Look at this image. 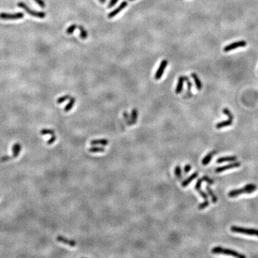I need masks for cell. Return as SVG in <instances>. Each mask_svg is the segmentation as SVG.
Wrapping results in <instances>:
<instances>
[{
	"label": "cell",
	"mask_w": 258,
	"mask_h": 258,
	"mask_svg": "<svg viewBox=\"0 0 258 258\" xmlns=\"http://www.w3.org/2000/svg\"><path fill=\"white\" fill-rule=\"evenodd\" d=\"M119 1V0H110V2L109 3L108 7V8H112V7H114Z\"/></svg>",
	"instance_id": "36"
},
{
	"label": "cell",
	"mask_w": 258,
	"mask_h": 258,
	"mask_svg": "<svg viewBox=\"0 0 258 258\" xmlns=\"http://www.w3.org/2000/svg\"><path fill=\"white\" fill-rule=\"evenodd\" d=\"M257 189V187L255 184L249 183L242 188L234 189L230 191L228 193V196L231 198L237 197L238 195L243 194H251L255 191Z\"/></svg>",
	"instance_id": "1"
},
{
	"label": "cell",
	"mask_w": 258,
	"mask_h": 258,
	"mask_svg": "<svg viewBox=\"0 0 258 258\" xmlns=\"http://www.w3.org/2000/svg\"><path fill=\"white\" fill-rule=\"evenodd\" d=\"M174 174L176 177L179 180H181L182 179V170L181 167L180 166H176L174 168Z\"/></svg>",
	"instance_id": "24"
},
{
	"label": "cell",
	"mask_w": 258,
	"mask_h": 258,
	"mask_svg": "<svg viewBox=\"0 0 258 258\" xmlns=\"http://www.w3.org/2000/svg\"><path fill=\"white\" fill-rule=\"evenodd\" d=\"M56 136L55 135H52V136L51 137V138L47 141V145H51V144H53V143L56 141Z\"/></svg>",
	"instance_id": "35"
},
{
	"label": "cell",
	"mask_w": 258,
	"mask_h": 258,
	"mask_svg": "<svg viewBox=\"0 0 258 258\" xmlns=\"http://www.w3.org/2000/svg\"><path fill=\"white\" fill-rule=\"evenodd\" d=\"M40 133L41 135H55V131L51 129H42L40 131Z\"/></svg>",
	"instance_id": "25"
},
{
	"label": "cell",
	"mask_w": 258,
	"mask_h": 258,
	"mask_svg": "<svg viewBox=\"0 0 258 258\" xmlns=\"http://www.w3.org/2000/svg\"><path fill=\"white\" fill-rule=\"evenodd\" d=\"M196 190L198 191V193L200 194V195L204 198V201H209L208 200V197L207 195L205 194V192H204L203 191L201 190V188H198L197 189H196Z\"/></svg>",
	"instance_id": "27"
},
{
	"label": "cell",
	"mask_w": 258,
	"mask_h": 258,
	"mask_svg": "<svg viewBox=\"0 0 258 258\" xmlns=\"http://www.w3.org/2000/svg\"><path fill=\"white\" fill-rule=\"evenodd\" d=\"M247 46V42L244 40L235 41L232 42L231 44H228L224 48V51L227 53L233 50H235L240 47H245Z\"/></svg>",
	"instance_id": "5"
},
{
	"label": "cell",
	"mask_w": 258,
	"mask_h": 258,
	"mask_svg": "<svg viewBox=\"0 0 258 258\" xmlns=\"http://www.w3.org/2000/svg\"><path fill=\"white\" fill-rule=\"evenodd\" d=\"M127 5H128V3L127 1H124L122 2L119 7H117L115 9H114V10H112L111 12H110L108 14V18L109 19H111V18H113L114 17L116 16L118 14L120 13L123 10H124L125 8H126V7L127 6Z\"/></svg>",
	"instance_id": "8"
},
{
	"label": "cell",
	"mask_w": 258,
	"mask_h": 258,
	"mask_svg": "<svg viewBox=\"0 0 258 258\" xmlns=\"http://www.w3.org/2000/svg\"><path fill=\"white\" fill-rule=\"evenodd\" d=\"M232 122H233V120H230V119H228L226 121H223L218 123L216 124V127L218 129H220L226 127L228 126H230L232 125Z\"/></svg>",
	"instance_id": "15"
},
{
	"label": "cell",
	"mask_w": 258,
	"mask_h": 258,
	"mask_svg": "<svg viewBox=\"0 0 258 258\" xmlns=\"http://www.w3.org/2000/svg\"><path fill=\"white\" fill-rule=\"evenodd\" d=\"M88 151L92 152V153H98V152H105V150L103 147H99V146H93L91 148H88Z\"/></svg>",
	"instance_id": "23"
},
{
	"label": "cell",
	"mask_w": 258,
	"mask_h": 258,
	"mask_svg": "<svg viewBox=\"0 0 258 258\" xmlns=\"http://www.w3.org/2000/svg\"><path fill=\"white\" fill-rule=\"evenodd\" d=\"M34 1L41 8H44L46 7V4L43 0H34Z\"/></svg>",
	"instance_id": "34"
},
{
	"label": "cell",
	"mask_w": 258,
	"mask_h": 258,
	"mask_svg": "<svg viewBox=\"0 0 258 258\" xmlns=\"http://www.w3.org/2000/svg\"><path fill=\"white\" fill-rule=\"evenodd\" d=\"M184 79H185V82H186V83H187L188 90V91H190L191 88H192L193 84L190 82L189 78L187 76H184Z\"/></svg>",
	"instance_id": "30"
},
{
	"label": "cell",
	"mask_w": 258,
	"mask_h": 258,
	"mask_svg": "<svg viewBox=\"0 0 258 258\" xmlns=\"http://www.w3.org/2000/svg\"><path fill=\"white\" fill-rule=\"evenodd\" d=\"M124 119L126 120V121L128 126H131V125H133L131 120V119L130 120V118H129V115H128V114L127 112H125L124 113Z\"/></svg>",
	"instance_id": "32"
},
{
	"label": "cell",
	"mask_w": 258,
	"mask_h": 258,
	"mask_svg": "<svg viewBox=\"0 0 258 258\" xmlns=\"http://www.w3.org/2000/svg\"><path fill=\"white\" fill-rule=\"evenodd\" d=\"M167 65H168V61L167 60L164 59L161 62L159 67L156 72V74H155V79L156 80H159L161 78V77H163L164 74L165 69Z\"/></svg>",
	"instance_id": "7"
},
{
	"label": "cell",
	"mask_w": 258,
	"mask_h": 258,
	"mask_svg": "<svg viewBox=\"0 0 258 258\" xmlns=\"http://www.w3.org/2000/svg\"><path fill=\"white\" fill-rule=\"evenodd\" d=\"M203 181H204V182H207L208 183H209V184H210V185H212V184H213L214 183V181H213L212 179H210V178H209L208 176H203Z\"/></svg>",
	"instance_id": "33"
},
{
	"label": "cell",
	"mask_w": 258,
	"mask_h": 258,
	"mask_svg": "<svg viewBox=\"0 0 258 258\" xmlns=\"http://www.w3.org/2000/svg\"><path fill=\"white\" fill-rule=\"evenodd\" d=\"M231 231L232 232L258 237V230L256 229H252V228H243L237 226H232L231 227Z\"/></svg>",
	"instance_id": "3"
},
{
	"label": "cell",
	"mask_w": 258,
	"mask_h": 258,
	"mask_svg": "<svg viewBox=\"0 0 258 258\" xmlns=\"http://www.w3.org/2000/svg\"><path fill=\"white\" fill-rule=\"evenodd\" d=\"M137 117H138V111L137 109L136 108L133 109L131 114V120L133 124H135L136 123L137 120Z\"/></svg>",
	"instance_id": "19"
},
{
	"label": "cell",
	"mask_w": 258,
	"mask_h": 258,
	"mask_svg": "<svg viewBox=\"0 0 258 258\" xmlns=\"http://www.w3.org/2000/svg\"><path fill=\"white\" fill-rule=\"evenodd\" d=\"M209 205V201H204L203 203H201L199 204L198 205V209L200 210H203L204 209H205L206 207H207Z\"/></svg>",
	"instance_id": "31"
},
{
	"label": "cell",
	"mask_w": 258,
	"mask_h": 258,
	"mask_svg": "<svg viewBox=\"0 0 258 258\" xmlns=\"http://www.w3.org/2000/svg\"><path fill=\"white\" fill-rule=\"evenodd\" d=\"M77 27H78V26H77V25L76 24H72V25H71L67 29H66V34H69V35L72 34L73 32H74V31H75V29H77Z\"/></svg>",
	"instance_id": "28"
},
{
	"label": "cell",
	"mask_w": 258,
	"mask_h": 258,
	"mask_svg": "<svg viewBox=\"0 0 258 258\" xmlns=\"http://www.w3.org/2000/svg\"><path fill=\"white\" fill-rule=\"evenodd\" d=\"M78 29L79 30V36L83 40H86L88 37V33L85 28L83 26H79Z\"/></svg>",
	"instance_id": "20"
},
{
	"label": "cell",
	"mask_w": 258,
	"mask_h": 258,
	"mask_svg": "<svg viewBox=\"0 0 258 258\" xmlns=\"http://www.w3.org/2000/svg\"><path fill=\"white\" fill-rule=\"evenodd\" d=\"M13 158V156L10 157V156H4V157H1V160H0V161H2V162H4V161H8V160H11Z\"/></svg>",
	"instance_id": "38"
},
{
	"label": "cell",
	"mask_w": 258,
	"mask_h": 258,
	"mask_svg": "<svg viewBox=\"0 0 258 258\" xmlns=\"http://www.w3.org/2000/svg\"><path fill=\"white\" fill-rule=\"evenodd\" d=\"M130 1H135V0H130Z\"/></svg>",
	"instance_id": "40"
},
{
	"label": "cell",
	"mask_w": 258,
	"mask_h": 258,
	"mask_svg": "<svg viewBox=\"0 0 258 258\" xmlns=\"http://www.w3.org/2000/svg\"><path fill=\"white\" fill-rule=\"evenodd\" d=\"M212 252L214 254H223L226 255H230L238 258H245L246 256L242 255L235 250L223 248L222 247H215L212 249Z\"/></svg>",
	"instance_id": "2"
},
{
	"label": "cell",
	"mask_w": 258,
	"mask_h": 258,
	"mask_svg": "<svg viewBox=\"0 0 258 258\" xmlns=\"http://www.w3.org/2000/svg\"><path fill=\"white\" fill-rule=\"evenodd\" d=\"M57 241L63 243L65 245H68L71 247H75L76 246V242L73 240H69L63 236H58L56 238Z\"/></svg>",
	"instance_id": "10"
},
{
	"label": "cell",
	"mask_w": 258,
	"mask_h": 258,
	"mask_svg": "<svg viewBox=\"0 0 258 258\" xmlns=\"http://www.w3.org/2000/svg\"><path fill=\"white\" fill-rule=\"evenodd\" d=\"M215 151H213V152H209V153L207 155V156H205L204 157V158L202 160V164H203V165L206 166V165H207V164L210 163V161L212 160V159L213 156H214V154H215Z\"/></svg>",
	"instance_id": "18"
},
{
	"label": "cell",
	"mask_w": 258,
	"mask_h": 258,
	"mask_svg": "<svg viewBox=\"0 0 258 258\" xmlns=\"http://www.w3.org/2000/svg\"><path fill=\"white\" fill-rule=\"evenodd\" d=\"M191 170V166L189 164L185 165V167H184V172L185 174H187L189 172V171Z\"/></svg>",
	"instance_id": "37"
},
{
	"label": "cell",
	"mask_w": 258,
	"mask_h": 258,
	"mask_svg": "<svg viewBox=\"0 0 258 258\" xmlns=\"http://www.w3.org/2000/svg\"><path fill=\"white\" fill-rule=\"evenodd\" d=\"M206 190H207V193L210 195L212 202L213 203H216L217 202V201H218V198H217L216 195H215V194L213 193V191H212V189L210 188V187L207 186V187H206Z\"/></svg>",
	"instance_id": "21"
},
{
	"label": "cell",
	"mask_w": 258,
	"mask_h": 258,
	"mask_svg": "<svg viewBox=\"0 0 258 258\" xmlns=\"http://www.w3.org/2000/svg\"><path fill=\"white\" fill-rule=\"evenodd\" d=\"M21 151V145L19 143H16L14 144L12 147V151H13V157L16 158L18 157L20 152Z\"/></svg>",
	"instance_id": "17"
},
{
	"label": "cell",
	"mask_w": 258,
	"mask_h": 258,
	"mask_svg": "<svg viewBox=\"0 0 258 258\" xmlns=\"http://www.w3.org/2000/svg\"><path fill=\"white\" fill-rule=\"evenodd\" d=\"M109 143L108 139H94L90 142V145H102L106 146Z\"/></svg>",
	"instance_id": "16"
},
{
	"label": "cell",
	"mask_w": 258,
	"mask_h": 258,
	"mask_svg": "<svg viewBox=\"0 0 258 258\" xmlns=\"http://www.w3.org/2000/svg\"><path fill=\"white\" fill-rule=\"evenodd\" d=\"M69 99H70V95L66 94V95L63 96H62V97L59 98L57 100V104H62V103L65 102L66 100H67Z\"/></svg>",
	"instance_id": "29"
},
{
	"label": "cell",
	"mask_w": 258,
	"mask_h": 258,
	"mask_svg": "<svg viewBox=\"0 0 258 258\" xmlns=\"http://www.w3.org/2000/svg\"><path fill=\"white\" fill-rule=\"evenodd\" d=\"M75 102V99L74 98H71L69 103L66 105V106L64 108L65 112H69V110L73 108V105H74Z\"/></svg>",
	"instance_id": "22"
},
{
	"label": "cell",
	"mask_w": 258,
	"mask_h": 258,
	"mask_svg": "<svg viewBox=\"0 0 258 258\" xmlns=\"http://www.w3.org/2000/svg\"><path fill=\"white\" fill-rule=\"evenodd\" d=\"M18 6L20 7V8H22V9H23L28 14H29V15H31L32 16L40 18V19H43L46 16V13L32 10L30 8H29V7L25 3H24L23 2L18 3Z\"/></svg>",
	"instance_id": "4"
},
{
	"label": "cell",
	"mask_w": 258,
	"mask_h": 258,
	"mask_svg": "<svg viewBox=\"0 0 258 258\" xmlns=\"http://www.w3.org/2000/svg\"><path fill=\"white\" fill-rule=\"evenodd\" d=\"M237 158L236 156H228L219 158L216 160V163L218 164L225 163V162H234L237 160Z\"/></svg>",
	"instance_id": "13"
},
{
	"label": "cell",
	"mask_w": 258,
	"mask_h": 258,
	"mask_svg": "<svg viewBox=\"0 0 258 258\" xmlns=\"http://www.w3.org/2000/svg\"><path fill=\"white\" fill-rule=\"evenodd\" d=\"M191 77L193 78L194 82L195 83V84L196 86V88H197L198 90H201L203 87V84L201 82V80L199 78L198 75L195 73H191Z\"/></svg>",
	"instance_id": "14"
},
{
	"label": "cell",
	"mask_w": 258,
	"mask_h": 258,
	"mask_svg": "<svg viewBox=\"0 0 258 258\" xmlns=\"http://www.w3.org/2000/svg\"><path fill=\"white\" fill-rule=\"evenodd\" d=\"M198 175V173L197 172H194V173L190 175L188 178H187L186 179H185L182 182V186L183 187H187L191 182L197 178Z\"/></svg>",
	"instance_id": "12"
},
{
	"label": "cell",
	"mask_w": 258,
	"mask_h": 258,
	"mask_svg": "<svg viewBox=\"0 0 258 258\" xmlns=\"http://www.w3.org/2000/svg\"><path fill=\"white\" fill-rule=\"evenodd\" d=\"M241 166V163L240 162H237V161H234V163H230L229 164H227L226 166H224L222 167H217L215 169V172L216 173H220L224 171L229 170V169H232L234 168H237L238 167Z\"/></svg>",
	"instance_id": "9"
},
{
	"label": "cell",
	"mask_w": 258,
	"mask_h": 258,
	"mask_svg": "<svg viewBox=\"0 0 258 258\" xmlns=\"http://www.w3.org/2000/svg\"><path fill=\"white\" fill-rule=\"evenodd\" d=\"M106 0H99V1H100L101 3H102V4L105 3L106 2Z\"/></svg>",
	"instance_id": "39"
},
{
	"label": "cell",
	"mask_w": 258,
	"mask_h": 258,
	"mask_svg": "<svg viewBox=\"0 0 258 258\" xmlns=\"http://www.w3.org/2000/svg\"><path fill=\"white\" fill-rule=\"evenodd\" d=\"M184 82H185L184 76H180L178 78V84L176 85V87L175 89V93L176 94H180L182 92L183 88Z\"/></svg>",
	"instance_id": "11"
},
{
	"label": "cell",
	"mask_w": 258,
	"mask_h": 258,
	"mask_svg": "<svg viewBox=\"0 0 258 258\" xmlns=\"http://www.w3.org/2000/svg\"><path fill=\"white\" fill-rule=\"evenodd\" d=\"M24 17V14L22 12H18L16 13H0V19L2 20H18L22 19Z\"/></svg>",
	"instance_id": "6"
},
{
	"label": "cell",
	"mask_w": 258,
	"mask_h": 258,
	"mask_svg": "<svg viewBox=\"0 0 258 258\" xmlns=\"http://www.w3.org/2000/svg\"><path fill=\"white\" fill-rule=\"evenodd\" d=\"M222 112H223V113L225 115H226L228 117V119H230V120H233L234 116H233L232 112L230 111V110L229 109H228V108H224L223 110H222Z\"/></svg>",
	"instance_id": "26"
}]
</instances>
